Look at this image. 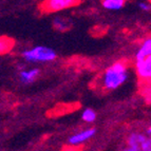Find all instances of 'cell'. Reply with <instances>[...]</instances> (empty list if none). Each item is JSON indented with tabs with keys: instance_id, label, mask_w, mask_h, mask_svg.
<instances>
[{
	"instance_id": "9c48e42d",
	"label": "cell",
	"mask_w": 151,
	"mask_h": 151,
	"mask_svg": "<svg viewBox=\"0 0 151 151\" xmlns=\"http://www.w3.org/2000/svg\"><path fill=\"white\" fill-rule=\"evenodd\" d=\"M14 47V40L12 38L2 36L0 37V54H5L10 52Z\"/></svg>"
},
{
	"instance_id": "5bb4252c",
	"label": "cell",
	"mask_w": 151,
	"mask_h": 151,
	"mask_svg": "<svg viewBox=\"0 0 151 151\" xmlns=\"http://www.w3.org/2000/svg\"><path fill=\"white\" fill-rule=\"evenodd\" d=\"M139 10H142V11H149L151 8V5L146 2H139Z\"/></svg>"
},
{
	"instance_id": "7a4b0ae2",
	"label": "cell",
	"mask_w": 151,
	"mask_h": 151,
	"mask_svg": "<svg viewBox=\"0 0 151 151\" xmlns=\"http://www.w3.org/2000/svg\"><path fill=\"white\" fill-rule=\"evenodd\" d=\"M22 56L28 61H52L56 58V53L52 49L45 47H36L24 51Z\"/></svg>"
},
{
	"instance_id": "6da1fadb",
	"label": "cell",
	"mask_w": 151,
	"mask_h": 151,
	"mask_svg": "<svg viewBox=\"0 0 151 151\" xmlns=\"http://www.w3.org/2000/svg\"><path fill=\"white\" fill-rule=\"evenodd\" d=\"M128 65L124 60L114 63L107 69L101 77V87L104 91H112L119 88L128 79Z\"/></svg>"
},
{
	"instance_id": "30bf717a",
	"label": "cell",
	"mask_w": 151,
	"mask_h": 151,
	"mask_svg": "<svg viewBox=\"0 0 151 151\" xmlns=\"http://www.w3.org/2000/svg\"><path fill=\"white\" fill-rule=\"evenodd\" d=\"M38 74H39V70L38 69H33V70L30 71H22L20 73V79L22 83H32L38 76Z\"/></svg>"
},
{
	"instance_id": "4fadbf2b",
	"label": "cell",
	"mask_w": 151,
	"mask_h": 151,
	"mask_svg": "<svg viewBox=\"0 0 151 151\" xmlns=\"http://www.w3.org/2000/svg\"><path fill=\"white\" fill-rule=\"evenodd\" d=\"M141 150L143 151H151V134L149 136H147L146 139L144 141V143L142 144Z\"/></svg>"
},
{
	"instance_id": "5b68a950",
	"label": "cell",
	"mask_w": 151,
	"mask_h": 151,
	"mask_svg": "<svg viewBox=\"0 0 151 151\" xmlns=\"http://www.w3.org/2000/svg\"><path fill=\"white\" fill-rule=\"evenodd\" d=\"M147 136L144 135L142 133H137V132H134V133L130 134L127 139V150L129 151H139L141 150L142 144L144 143V141L146 139Z\"/></svg>"
},
{
	"instance_id": "9a60e30c",
	"label": "cell",
	"mask_w": 151,
	"mask_h": 151,
	"mask_svg": "<svg viewBox=\"0 0 151 151\" xmlns=\"http://www.w3.org/2000/svg\"><path fill=\"white\" fill-rule=\"evenodd\" d=\"M147 134H148V135H150V134H151V126L147 129Z\"/></svg>"
},
{
	"instance_id": "8992f818",
	"label": "cell",
	"mask_w": 151,
	"mask_h": 151,
	"mask_svg": "<svg viewBox=\"0 0 151 151\" xmlns=\"http://www.w3.org/2000/svg\"><path fill=\"white\" fill-rule=\"evenodd\" d=\"M95 132H96V130L94 128H90V129H88V130L79 132V133L75 134V135L71 136L70 139H69V143H70L71 145H74V146L78 145V144H81V143H83V142L90 139L91 137L95 134Z\"/></svg>"
},
{
	"instance_id": "7c38bea8",
	"label": "cell",
	"mask_w": 151,
	"mask_h": 151,
	"mask_svg": "<svg viewBox=\"0 0 151 151\" xmlns=\"http://www.w3.org/2000/svg\"><path fill=\"white\" fill-rule=\"evenodd\" d=\"M83 119L87 123H93L96 119L95 111L92 110V109H86L83 113Z\"/></svg>"
},
{
	"instance_id": "3957f363",
	"label": "cell",
	"mask_w": 151,
	"mask_h": 151,
	"mask_svg": "<svg viewBox=\"0 0 151 151\" xmlns=\"http://www.w3.org/2000/svg\"><path fill=\"white\" fill-rule=\"evenodd\" d=\"M81 0H45L39 6L41 13H55L65 9L73 8L81 3Z\"/></svg>"
},
{
	"instance_id": "8fae6325",
	"label": "cell",
	"mask_w": 151,
	"mask_h": 151,
	"mask_svg": "<svg viewBox=\"0 0 151 151\" xmlns=\"http://www.w3.org/2000/svg\"><path fill=\"white\" fill-rule=\"evenodd\" d=\"M54 28L57 29L58 31H65L70 28V24L68 23V21L63 19V18H56L53 22Z\"/></svg>"
},
{
	"instance_id": "ba28073f",
	"label": "cell",
	"mask_w": 151,
	"mask_h": 151,
	"mask_svg": "<svg viewBox=\"0 0 151 151\" xmlns=\"http://www.w3.org/2000/svg\"><path fill=\"white\" fill-rule=\"evenodd\" d=\"M126 0H103V6L109 11H119L123 9Z\"/></svg>"
},
{
	"instance_id": "277c9868",
	"label": "cell",
	"mask_w": 151,
	"mask_h": 151,
	"mask_svg": "<svg viewBox=\"0 0 151 151\" xmlns=\"http://www.w3.org/2000/svg\"><path fill=\"white\" fill-rule=\"evenodd\" d=\"M136 74L142 81L151 79V55L144 58L143 60H136L135 63Z\"/></svg>"
},
{
	"instance_id": "52a82bcc",
	"label": "cell",
	"mask_w": 151,
	"mask_h": 151,
	"mask_svg": "<svg viewBox=\"0 0 151 151\" xmlns=\"http://www.w3.org/2000/svg\"><path fill=\"white\" fill-rule=\"evenodd\" d=\"M149 55H151V37L146 38L139 45V50L136 51L135 60H143Z\"/></svg>"
}]
</instances>
